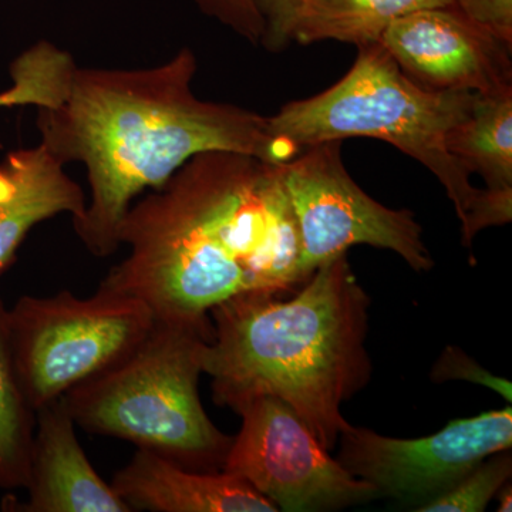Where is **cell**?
I'll return each mask as SVG.
<instances>
[{"mask_svg": "<svg viewBox=\"0 0 512 512\" xmlns=\"http://www.w3.org/2000/svg\"><path fill=\"white\" fill-rule=\"evenodd\" d=\"M128 254L101 291L133 296L156 319H200L239 296L285 295L303 284L298 227L282 163L210 151L131 205Z\"/></svg>", "mask_w": 512, "mask_h": 512, "instance_id": "obj_1", "label": "cell"}, {"mask_svg": "<svg viewBox=\"0 0 512 512\" xmlns=\"http://www.w3.org/2000/svg\"><path fill=\"white\" fill-rule=\"evenodd\" d=\"M339 463L372 485L377 497L417 511L446 493L485 457L512 447V409L456 419L420 439H396L349 424L339 436Z\"/></svg>", "mask_w": 512, "mask_h": 512, "instance_id": "obj_9", "label": "cell"}, {"mask_svg": "<svg viewBox=\"0 0 512 512\" xmlns=\"http://www.w3.org/2000/svg\"><path fill=\"white\" fill-rule=\"evenodd\" d=\"M28 500L8 498L18 512H133L94 470L80 446L64 397L36 412L30 453Z\"/></svg>", "mask_w": 512, "mask_h": 512, "instance_id": "obj_11", "label": "cell"}, {"mask_svg": "<svg viewBox=\"0 0 512 512\" xmlns=\"http://www.w3.org/2000/svg\"><path fill=\"white\" fill-rule=\"evenodd\" d=\"M36 412L20 386L8 330V308L0 298V488H26Z\"/></svg>", "mask_w": 512, "mask_h": 512, "instance_id": "obj_16", "label": "cell"}, {"mask_svg": "<svg viewBox=\"0 0 512 512\" xmlns=\"http://www.w3.org/2000/svg\"><path fill=\"white\" fill-rule=\"evenodd\" d=\"M131 511L278 512L244 478L228 471H194L137 448L111 480Z\"/></svg>", "mask_w": 512, "mask_h": 512, "instance_id": "obj_12", "label": "cell"}, {"mask_svg": "<svg viewBox=\"0 0 512 512\" xmlns=\"http://www.w3.org/2000/svg\"><path fill=\"white\" fill-rule=\"evenodd\" d=\"M197 69L190 47L143 69L77 66L63 103L37 109L39 143L63 165L86 168V208L72 222L96 258L119 251L121 222L138 195L167 183L191 158L228 151L292 160L268 117L201 100L192 90Z\"/></svg>", "mask_w": 512, "mask_h": 512, "instance_id": "obj_2", "label": "cell"}, {"mask_svg": "<svg viewBox=\"0 0 512 512\" xmlns=\"http://www.w3.org/2000/svg\"><path fill=\"white\" fill-rule=\"evenodd\" d=\"M430 376L436 383L458 380V382L478 384V386L487 387V389L500 394L508 404L512 402L510 380L488 372L480 363L471 359L463 349L457 348V346H447L444 349L437 362L434 363Z\"/></svg>", "mask_w": 512, "mask_h": 512, "instance_id": "obj_19", "label": "cell"}, {"mask_svg": "<svg viewBox=\"0 0 512 512\" xmlns=\"http://www.w3.org/2000/svg\"><path fill=\"white\" fill-rule=\"evenodd\" d=\"M457 6L456 0H301L292 40L375 45L386 29L410 13Z\"/></svg>", "mask_w": 512, "mask_h": 512, "instance_id": "obj_14", "label": "cell"}, {"mask_svg": "<svg viewBox=\"0 0 512 512\" xmlns=\"http://www.w3.org/2000/svg\"><path fill=\"white\" fill-rule=\"evenodd\" d=\"M242 424L222 470L244 478L278 511H338L377 498L372 485L329 454L288 404L259 396L235 412Z\"/></svg>", "mask_w": 512, "mask_h": 512, "instance_id": "obj_8", "label": "cell"}, {"mask_svg": "<svg viewBox=\"0 0 512 512\" xmlns=\"http://www.w3.org/2000/svg\"><path fill=\"white\" fill-rule=\"evenodd\" d=\"M446 146L468 173L481 175L485 188L512 190V87L476 93L466 119L448 133Z\"/></svg>", "mask_w": 512, "mask_h": 512, "instance_id": "obj_15", "label": "cell"}, {"mask_svg": "<svg viewBox=\"0 0 512 512\" xmlns=\"http://www.w3.org/2000/svg\"><path fill=\"white\" fill-rule=\"evenodd\" d=\"M511 450L485 457L446 493L433 498L417 512H483L504 484L511 481Z\"/></svg>", "mask_w": 512, "mask_h": 512, "instance_id": "obj_18", "label": "cell"}, {"mask_svg": "<svg viewBox=\"0 0 512 512\" xmlns=\"http://www.w3.org/2000/svg\"><path fill=\"white\" fill-rule=\"evenodd\" d=\"M498 498V512H511L512 511V485L511 481L504 484L498 494L495 495Z\"/></svg>", "mask_w": 512, "mask_h": 512, "instance_id": "obj_23", "label": "cell"}, {"mask_svg": "<svg viewBox=\"0 0 512 512\" xmlns=\"http://www.w3.org/2000/svg\"><path fill=\"white\" fill-rule=\"evenodd\" d=\"M369 308L346 254L320 265L292 298L239 296L215 306L204 359L215 404L237 412L255 397H276L332 450L350 424L342 404L372 377Z\"/></svg>", "mask_w": 512, "mask_h": 512, "instance_id": "obj_3", "label": "cell"}, {"mask_svg": "<svg viewBox=\"0 0 512 512\" xmlns=\"http://www.w3.org/2000/svg\"><path fill=\"white\" fill-rule=\"evenodd\" d=\"M379 43L407 77L433 92L491 93L512 87L511 43L457 6L397 19Z\"/></svg>", "mask_w": 512, "mask_h": 512, "instance_id": "obj_10", "label": "cell"}, {"mask_svg": "<svg viewBox=\"0 0 512 512\" xmlns=\"http://www.w3.org/2000/svg\"><path fill=\"white\" fill-rule=\"evenodd\" d=\"M357 49L355 64L338 83L268 117L272 136L292 157L315 144L350 137L392 144L440 181L460 221L463 245L473 247L487 190L473 187L471 174L448 153L446 140L470 113L476 93L424 89L380 43Z\"/></svg>", "mask_w": 512, "mask_h": 512, "instance_id": "obj_4", "label": "cell"}, {"mask_svg": "<svg viewBox=\"0 0 512 512\" xmlns=\"http://www.w3.org/2000/svg\"><path fill=\"white\" fill-rule=\"evenodd\" d=\"M208 18L237 33L251 45H261L265 23L254 0H195Z\"/></svg>", "mask_w": 512, "mask_h": 512, "instance_id": "obj_20", "label": "cell"}, {"mask_svg": "<svg viewBox=\"0 0 512 512\" xmlns=\"http://www.w3.org/2000/svg\"><path fill=\"white\" fill-rule=\"evenodd\" d=\"M340 146L342 141L315 144L282 163L298 227L303 281L356 245L387 249L413 271H430L433 256L414 212L393 210L367 195L346 170Z\"/></svg>", "mask_w": 512, "mask_h": 512, "instance_id": "obj_7", "label": "cell"}, {"mask_svg": "<svg viewBox=\"0 0 512 512\" xmlns=\"http://www.w3.org/2000/svg\"><path fill=\"white\" fill-rule=\"evenodd\" d=\"M87 195L42 144L20 148L0 161V275L15 261L36 225L83 214Z\"/></svg>", "mask_w": 512, "mask_h": 512, "instance_id": "obj_13", "label": "cell"}, {"mask_svg": "<svg viewBox=\"0 0 512 512\" xmlns=\"http://www.w3.org/2000/svg\"><path fill=\"white\" fill-rule=\"evenodd\" d=\"M154 322L140 299L101 289L84 299L69 291L22 296L8 309L9 343L32 409L37 412L119 363Z\"/></svg>", "mask_w": 512, "mask_h": 512, "instance_id": "obj_6", "label": "cell"}, {"mask_svg": "<svg viewBox=\"0 0 512 512\" xmlns=\"http://www.w3.org/2000/svg\"><path fill=\"white\" fill-rule=\"evenodd\" d=\"M77 63L69 52L39 40L10 63L8 89L0 92V109H55L69 93Z\"/></svg>", "mask_w": 512, "mask_h": 512, "instance_id": "obj_17", "label": "cell"}, {"mask_svg": "<svg viewBox=\"0 0 512 512\" xmlns=\"http://www.w3.org/2000/svg\"><path fill=\"white\" fill-rule=\"evenodd\" d=\"M265 23L261 45L279 52L292 42L293 25L301 0H254Z\"/></svg>", "mask_w": 512, "mask_h": 512, "instance_id": "obj_21", "label": "cell"}, {"mask_svg": "<svg viewBox=\"0 0 512 512\" xmlns=\"http://www.w3.org/2000/svg\"><path fill=\"white\" fill-rule=\"evenodd\" d=\"M212 339L210 316L156 319L133 352L64 394L74 423L188 470H222L232 437L212 423L198 389Z\"/></svg>", "mask_w": 512, "mask_h": 512, "instance_id": "obj_5", "label": "cell"}, {"mask_svg": "<svg viewBox=\"0 0 512 512\" xmlns=\"http://www.w3.org/2000/svg\"><path fill=\"white\" fill-rule=\"evenodd\" d=\"M463 10L495 36L512 45V0H456Z\"/></svg>", "mask_w": 512, "mask_h": 512, "instance_id": "obj_22", "label": "cell"}]
</instances>
